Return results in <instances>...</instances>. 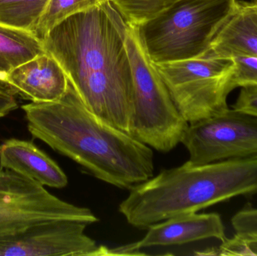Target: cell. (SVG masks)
<instances>
[{
  "label": "cell",
  "mask_w": 257,
  "mask_h": 256,
  "mask_svg": "<svg viewBox=\"0 0 257 256\" xmlns=\"http://www.w3.org/2000/svg\"><path fill=\"white\" fill-rule=\"evenodd\" d=\"M42 42L84 105L102 120L128 132L131 67L118 13L109 2L68 18Z\"/></svg>",
  "instance_id": "cell-1"
},
{
  "label": "cell",
  "mask_w": 257,
  "mask_h": 256,
  "mask_svg": "<svg viewBox=\"0 0 257 256\" xmlns=\"http://www.w3.org/2000/svg\"><path fill=\"white\" fill-rule=\"evenodd\" d=\"M21 108L33 138L96 178L130 190L154 177L151 147L93 114L70 84L57 102H30Z\"/></svg>",
  "instance_id": "cell-2"
},
{
  "label": "cell",
  "mask_w": 257,
  "mask_h": 256,
  "mask_svg": "<svg viewBox=\"0 0 257 256\" xmlns=\"http://www.w3.org/2000/svg\"><path fill=\"white\" fill-rule=\"evenodd\" d=\"M256 194L257 159L203 165L187 161L132 188L119 205V211L135 228L147 229L175 216Z\"/></svg>",
  "instance_id": "cell-3"
},
{
  "label": "cell",
  "mask_w": 257,
  "mask_h": 256,
  "mask_svg": "<svg viewBox=\"0 0 257 256\" xmlns=\"http://www.w3.org/2000/svg\"><path fill=\"white\" fill-rule=\"evenodd\" d=\"M118 24L131 67V114L128 132L157 151L168 153L182 139L189 123L178 111L155 63L150 57L139 27Z\"/></svg>",
  "instance_id": "cell-4"
},
{
  "label": "cell",
  "mask_w": 257,
  "mask_h": 256,
  "mask_svg": "<svg viewBox=\"0 0 257 256\" xmlns=\"http://www.w3.org/2000/svg\"><path fill=\"white\" fill-rule=\"evenodd\" d=\"M238 0H182L139 27L155 63L202 57Z\"/></svg>",
  "instance_id": "cell-5"
},
{
  "label": "cell",
  "mask_w": 257,
  "mask_h": 256,
  "mask_svg": "<svg viewBox=\"0 0 257 256\" xmlns=\"http://www.w3.org/2000/svg\"><path fill=\"white\" fill-rule=\"evenodd\" d=\"M155 64L187 123L205 120L229 108L232 59L199 57Z\"/></svg>",
  "instance_id": "cell-6"
},
{
  "label": "cell",
  "mask_w": 257,
  "mask_h": 256,
  "mask_svg": "<svg viewBox=\"0 0 257 256\" xmlns=\"http://www.w3.org/2000/svg\"><path fill=\"white\" fill-rule=\"evenodd\" d=\"M52 220L90 225L99 219L90 209L60 199L38 182L0 168V236Z\"/></svg>",
  "instance_id": "cell-7"
},
{
  "label": "cell",
  "mask_w": 257,
  "mask_h": 256,
  "mask_svg": "<svg viewBox=\"0 0 257 256\" xmlns=\"http://www.w3.org/2000/svg\"><path fill=\"white\" fill-rule=\"evenodd\" d=\"M181 143L195 165L257 159V117L228 108L189 123Z\"/></svg>",
  "instance_id": "cell-8"
},
{
  "label": "cell",
  "mask_w": 257,
  "mask_h": 256,
  "mask_svg": "<svg viewBox=\"0 0 257 256\" xmlns=\"http://www.w3.org/2000/svg\"><path fill=\"white\" fill-rule=\"evenodd\" d=\"M87 224L52 220L0 236V256L96 255L99 246L86 235Z\"/></svg>",
  "instance_id": "cell-9"
},
{
  "label": "cell",
  "mask_w": 257,
  "mask_h": 256,
  "mask_svg": "<svg viewBox=\"0 0 257 256\" xmlns=\"http://www.w3.org/2000/svg\"><path fill=\"white\" fill-rule=\"evenodd\" d=\"M4 81L15 94L38 103L60 100L66 95L69 86L58 62L47 52L11 71Z\"/></svg>",
  "instance_id": "cell-10"
},
{
  "label": "cell",
  "mask_w": 257,
  "mask_h": 256,
  "mask_svg": "<svg viewBox=\"0 0 257 256\" xmlns=\"http://www.w3.org/2000/svg\"><path fill=\"white\" fill-rule=\"evenodd\" d=\"M142 240L130 243L139 255L143 248L184 245L192 242L214 238L223 241L226 238L220 215L215 213H189L166 219L147 228Z\"/></svg>",
  "instance_id": "cell-11"
},
{
  "label": "cell",
  "mask_w": 257,
  "mask_h": 256,
  "mask_svg": "<svg viewBox=\"0 0 257 256\" xmlns=\"http://www.w3.org/2000/svg\"><path fill=\"white\" fill-rule=\"evenodd\" d=\"M0 168L9 169L44 186L62 189L68 177L58 164L33 141L10 138L0 144Z\"/></svg>",
  "instance_id": "cell-12"
},
{
  "label": "cell",
  "mask_w": 257,
  "mask_h": 256,
  "mask_svg": "<svg viewBox=\"0 0 257 256\" xmlns=\"http://www.w3.org/2000/svg\"><path fill=\"white\" fill-rule=\"evenodd\" d=\"M236 56L257 57V6L253 2L238 0L236 12L201 57L223 59Z\"/></svg>",
  "instance_id": "cell-13"
},
{
  "label": "cell",
  "mask_w": 257,
  "mask_h": 256,
  "mask_svg": "<svg viewBox=\"0 0 257 256\" xmlns=\"http://www.w3.org/2000/svg\"><path fill=\"white\" fill-rule=\"evenodd\" d=\"M45 52L34 33L0 24V81L5 83L11 71Z\"/></svg>",
  "instance_id": "cell-14"
},
{
  "label": "cell",
  "mask_w": 257,
  "mask_h": 256,
  "mask_svg": "<svg viewBox=\"0 0 257 256\" xmlns=\"http://www.w3.org/2000/svg\"><path fill=\"white\" fill-rule=\"evenodd\" d=\"M48 2L0 0V24L34 33Z\"/></svg>",
  "instance_id": "cell-15"
},
{
  "label": "cell",
  "mask_w": 257,
  "mask_h": 256,
  "mask_svg": "<svg viewBox=\"0 0 257 256\" xmlns=\"http://www.w3.org/2000/svg\"><path fill=\"white\" fill-rule=\"evenodd\" d=\"M108 2V0H49L35 35L42 41L54 27L70 17L95 8L102 7Z\"/></svg>",
  "instance_id": "cell-16"
},
{
  "label": "cell",
  "mask_w": 257,
  "mask_h": 256,
  "mask_svg": "<svg viewBox=\"0 0 257 256\" xmlns=\"http://www.w3.org/2000/svg\"><path fill=\"white\" fill-rule=\"evenodd\" d=\"M182 0H108L126 24L140 27Z\"/></svg>",
  "instance_id": "cell-17"
},
{
  "label": "cell",
  "mask_w": 257,
  "mask_h": 256,
  "mask_svg": "<svg viewBox=\"0 0 257 256\" xmlns=\"http://www.w3.org/2000/svg\"><path fill=\"white\" fill-rule=\"evenodd\" d=\"M234 69L230 78V88L257 85V57L236 56L232 57Z\"/></svg>",
  "instance_id": "cell-18"
},
{
  "label": "cell",
  "mask_w": 257,
  "mask_h": 256,
  "mask_svg": "<svg viewBox=\"0 0 257 256\" xmlns=\"http://www.w3.org/2000/svg\"><path fill=\"white\" fill-rule=\"evenodd\" d=\"M232 225L237 234L257 237V209L240 210L232 218Z\"/></svg>",
  "instance_id": "cell-19"
},
{
  "label": "cell",
  "mask_w": 257,
  "mask_h": 256,
  "mask_svg": "<svg viewBox=\"0 0 257 256\" xmlns=\"http://www.w3.org/2000/svg\"><path fill=\"white\" fill-rule=\"evenodd\" d=\"M221 242L220 246L216 248L217 255L253 256L247 238L241 234L236 233L232 238H226Z\"/></svg>",
  "instance_id": "cell-20"
},
{
  "label": "cell",
  "mask_w": 257,
  "mask_h": 256,
  "mask_svg": "<svg viewBox=\"0 0 257 256\" xmlns=\"http://www.w3.org/2000/svg\"><path fill=\"white\" fill-rule=\"evenodd\" d=\"M232 108L257 117V85L241 87L239 94Z\"/></svg>",
  "instance_id": "cell-21"
},
{
  "label": "cell",
  "mask_w": 257,
  "mask_h": 256,
  "mask_svg": "<svg viewBox=\"0 0 257 256\" xmlns=\"http://www.w3.org/2000/svg\"><path fill=\"white\" fill-rule=\"evenodd\" d=\"M16 96L10 87L0 86V119L18 108Z\"/></svg>",
  "instance_id": "cell-22"
},
{
  "label": "cell",
  "mask_w": 257,
  "mask_h": 256,
  "mask_svg": "<svg viewBox=\"0 0 257 256\" xmlns=\"http://www.w3.org/2000/svg\"><path fill=\"white\" fill-rule=\"evenodd\" d=\"M244 237L247 238L249 246H250V249H251L252 252H253V256H257V237H246V236H244Z\"/></svg>",
  "instance_id": "cell-23"
},
{
  "label": "cell",
  "mask_w": 257,
  "mask_h": 256,
  "mask_svg": "<svg viewBox=\"0 0 257 256\" xmlns=\"http://www.w3.org/2000/svg\"><path fill=\"white\" fill-rule=\"evenodd\" d=\"M0 86H3V87H9V85H8V84H6V83L2 82V81H0ZM10 88H11V87H10Z\"/></svg>",
  "instance_id": "cell-24"
},
{
  "label": "cell",
  "mask_w": 257,
  "mask_h": 256,
  "mask_svg": "<svg viewBox=\"0 0 257 256\" xmlns=\"http://www.w3.org/2000/svg\"><path fill=\"white\" fill-rule=\"evenodd\" d=\"M253 3H254L255 4H257V0H253Z\"/></svg>",
  "instance_id": "cell-25"
},
{
  "label": "cell",
  "mask_w": 257,
  "mask_h": 256,
  "mask_svg": "<svg viewBox=\"0 0 257 256\" xmlns=\"http://www.w3.org/2000/svg\"><path fill=\"white\" fill-rule=\"evenodd\" d=\"M254 4H255V3H254ZM256 6H257V4H256Z\"/></svg>",
  "instance_id": "cell-26"
}]
</instances>
